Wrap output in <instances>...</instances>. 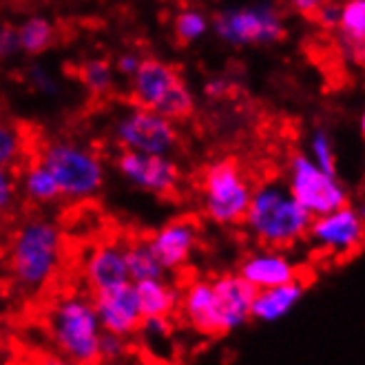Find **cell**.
I'll return each mask as SVG.
<instances>
[{
  "label": "cell",
  "mask_w": 365,
  "mask_h": 365,
  "mask_svg": "<svg viewBox=\"0 0 365 365\" xmlns=\"http://www.w3.org/2000/svg\"><path fill=\"white\" fill-rule=\"evenodd\" d=\"M312 217L299 206L284 182H262L252 188L244 228L262 248L286 250L306 240Z\"/></svg>",
  "instance_id": "1"
},
{
  "label": "cell",
  "mask_w": 365,
  "mask_h": 365,
  "mask_svg": "<svg viewBox=\"0 0 365 365\" xmlns=\"http://www.w3.org/2000/svg\"><path fill=\"white\" fill-rule=\"evenodd\" d=\"M64 255V235L51 220H29L20 226L7 248L14 282L29 292L45 288L58 274Z\"/></svg>",
  "instance_id": "2"
},
{
  "label": "cell",
  "mask_w": 365,
  "mask_h": 365,
  "mask_svg": "<svg viewBox=\"0 0 365 365\" xmlns=\"http://www.w3.org/2000/svg\"><path fill=\"white\" fill-rule=\"evenodd\" d=\"M38 160L58 184L60 200L87 202L104 186L106 166L91 146L69 138H56L38 151Z\"/></svg>",
  "instance_id": "3"
},
{
  "label": "cell",
  "mask_w": 365,
  "mask_h": 365,
  "mask_svg": "<svg viewBox=\"0 0 365 365\" xmlns=\"http://www.w3.org/2000/svg\"><path fill=\"white\" fill-rule=\"evenodd\" d=\"M131 100L138 109L151 111L168 122L188 120L197 109L182 71L162 58L144 56L138 73L131 78Z\"/></svg>",
  "instance_id": "4"
},
{
  "label": "cell",
  "mask_w": 365,
  "mask_h": 365,
  "mask_svg": "<svg viewBox=\"0 0 365 365\" xmlns=\"http://www.w3.org/2000/svg\"><path fill=\"white\" fill-rule=\"evenodd\" d=\"M49 332L58 356L78 365L98 363L102 328L89 297L69 294L58 299L49 310Z\"/></svg>",
  "instance_id": "5"
},
{
  "label": "cell",
  "mask_w": 365,
  "mask_h": 365,
  "mask_svg": "<svg viewBox=\"0 0 365 365\" xmlns=\"http://www.w3.org/2000/svg\"><path fill=\"white\" fill-rule=\"evenodd\" d=\"M204 215L217 226H237L244 222V215L250 204L252 184L244 175L242 166L230 160L210 162L200 182Z\"/></svg>",
  "instance_id": "6"
},
{
  "label": "cell",
  "mask_w": 365,
  "mask_h": 365,
  "mask_svg": "<svg viewBox=\"0 0 365 365\" xmlns=\"http://www.w3.org/2000/svg\"><path fill=\"white\" fill-rule=\"evenodd\" d=\"M210 29L230 47H270L288 36L284 14L274 5H242L220 9L210 20Z\"/></svg>",
  "instance_id": "7"
},
{
  "label": "cell",
  "mask_w": 365,
  "mask_h": 365,
  "mask_svg": "<svg viewBox=\"0 0 365 365\" xmlns=\"http://www.w3.org/2000/svg\"><path fill=\"white\" fill-rule=\"evenodd\" d=\"M284 184L292 200L312 220L350 204V190L339 180V175H330L326 170H321L306 153L290 155L288 178Z\"/></svg>",
  "instance_id": "8"
},
{
  "label": "cell",
  "mask_w": 365,
  "mask_h": 365,
  "mask_svg": "<svg viewBox=\"0 0 365 365\" xmlns=\"http://www.w3.org/2000/svg\"><path fill=\"white\" fill-rule=\"evenodd\" d=\"M113 140L122 151L128 153L170 158V153L180 146L182 135L178 124L133 106L113 122Z\"/></svg>",
  "instance_id": "9"
},
{
  "label": "cell",
  "mask_w": 365,
  "mask_h": 365,
  "mask_svg": "<svg viewBox=\"0 0 365 365\" xmlns=\"http://www.w3.org/2000/svg\"><path fill=\"white\" fill-rule=\"evenodd\" d=\"M210 306L200 334L204 336H226L244 328L250 321V306L257 294L237 272H224L210 279Z\"/></svg>",
  "instance_id": "10"
},
{
  "label": "cell",
  "mask_w": 365,
  "mask_h": 365,
  "mask_svg": "<svg viewBox=\"0 0 365 365\" xmlns=\"http://www.w3.org/2000/svg\"><path fill=\"white\" fill-rule=\"evenodd\" d=\"M306 240L319 250L332 257H350L363 244V215L361 208L348 204L334 212L321 215L310 222Z\"/></svg>",
  "instance_id": "11"
},
{
  "label": "cell",
  "mask_w": 365,
  "mask_h": 365,
  "mask_svg": "<svg viewBox=\"0 0 365 365\" xmlns=\"http://www.w3.org/2000/svg\"><path fill=\"white\" fill-rule=\"evenodd\" d=\"M115 170L135 188L151 192L155 197H170L175 195L182 170L173 158L166 155H142L120 151L115 158Z\"/></svg>",
  "instance_id": "12"
},
{
  "label": "cell",
  "mask_w": 365,
  "mask_h": 365,
  "mask_svg": "<svg viewBox=\"0 0 365 365\" xmlns=\"http://www.w3.org/2000/svg\"><path fill=\"white\" fill-rule=\"evenodd\" d=\"M146 240L162 272H178L190 262L200 244V222L195 217H175Z\"/></svg>",
  "instance_id": "13"
},
{
  "label": "cell",
  "mask_w": 365,
  "mask_h": 365,
  "mask_svg": "<svg viewBox=\"0 0 365 365\" xmlns=\"http://www.w3.org/2000/svg\"><path fill=\"white\" fill-rule=\"evenodd\" d=\"M91 304L98 314L102 332H111L124 339L138 334L142 312L138 306L133 284H122L109 290L93 292Z\"/></svg>",
  "instance_id": "14"
},
{
  "label": "cell",
  "mask_w": 365,
  "mask_h": 365,
  "mask_svg": "<svg viewBox=\"0 0 365 365\" xmlns=\"http://www.w3.org/2000/svg\"><path fill=\"white\" fill-rule=\"evenodd\" d=\"M237 274L257 292L299 282V270L292 257L286 250L274 248H259L248 252L240 264Z\"/></svg>",
  "instance_id": "15"
},
{
  "label": "cell",
  "mask_w": 365,
  "mask_h": 365,
  "mask_svg": "<svg viewBox=\"0 0 365 365\" xmlns=\"http://www.w3.org/2000/svg\"><path fill=\"white\" fill-rule=\"evenodd\" d=\"M82 274H84V284L89 286L91 292L131 284L124 264V244L115 240H104L91 246V250L84 257Z\"/></svg>",
  "instance_id": "16"
},
{
  "label": "cell",
  "mask_w": 365,
  "mask_h": 365,
  "mask_svg": "<svg viewBox=\"0 0 365 365\" xmlns=\"http://www.w3.org/2000/svg\"><path fill=\"white\" fill-rule=\"evenodd\" d=\"M304 284L292 282L279 288L259 290L252 299L250 306V319L262 321V324H274V321L286 319L304 299Z\"/></svg>",
  "instance_id": "17"
},
{
  "label": "cell",
  "mask_w": 365,
  "mask_h": 365,
  "mask_svg": "<svg viewBox=\"0 0 365 365\" xmlns=\"http://www.w3.org/2000/svg\"><path fill=\"white\" fill-rule=\"evenodd\" d=\"M138 306L142 312V319L148 317H173V312L180 308V288L168 284L164 277L160 279H146V282L133 284Z\"/></svg>",
  "instance_id": "18"
},
{
  "label": "cell",
  "mask_w": 365,
  "mask_h": 365,
  "mask_svg": "<svg viewBox=\"0 0 365 365\" xmlns=\"http://www.w3.org/2000/svg\"><path fill=\"white\" fill-rule=\"evenodd\" d=\"M16 34H18L20 53L38 58V56L47 53L53 47L58 29H56V23L49 16L29 14L16 25Z\"/></svg>",
  "instance_id": "19"
},
{
  "label": "cell",
  "mask_w": 365,
  "mask_h": 365,
  "mask_svg": "<svg viewBox=\"0 0 365 365\" xmlns=\"http://www.w3.org/2000/svg\"><path fill=\"white\" fill-rule=\"evenodd\" d=\"M18 192L23 195L29 204L36 206H47L60 200V190L51 173L40 164L38 158L23 164V170L18 175Z\"/></svg>",
  "instance_id": "20"
},
{
  "label": "cell",
  "mask_w": 365,
  "mask_h": 365,
  "mask_svg": "<svg viewBox=\"0 0 365 365\" xmlns=\"http://www.w3.org/2000/svg\"><path fill=\"white\" fill-rule=\"evenodd\" d=\"M124 264H126V274H128V282L131 284L164 277L146 237H138V240H131L128 244H124Z\"/></svg>",
  "instance_id": "21"
},
{
  "label": "cell",
  "mask_w": 365,
  "mask_h": 365,
  "mask_svg": "<svg viewBox=\"0 0 365 365\" xmlns=\"http://www.w3.org/2000/svg\"><path fill=\"white\" fill-rule=\"evenodd\" d=\"M78 80L96 98L109 96L115 89V69L109 58H87L78 69Z\"/></svg>",
  "instance_id": "22"
},
{
  "label": "cell",
  "mask_w": 365,
  "mask_h": 365,
  "mask_svg": "<svg viewBox=\"0 0 365 365\" xmlns=\"http://www.w3.org/2000/svg\"><path fill=\"white\" fill-rule=\"evenodd\" d=\"M27 153L29 142L23 128L7 118H0V168H20L27 160Z\"/></svg>",
  "instance_id": "23"
},
{
  "label": "cell",
  "mask_w": 365,
  "mask_h": 365,
  "mask_svg": "<svg viewBox=\"0 0 365 365\" xmlns=\"http://www.w3.org/2000/svg\"><path fill=\"white\" fill-rule=\"evenodd\" d=\"M339 36L346 42V47L356 51L359 60L365 45V3L363 0H348L341 3V18H339Z\"/></svg>",
  "instance_id": "24"
},
{
  "label": "cell",
  "mask_w": 365,
  "mask_h": 365,
  "mask_svg": "<svg viewBox=\"0 0 365 365\" xmlns=\"http://www.w3.org/2000/svg\"><path fill=\"white\" fill-rule=\"evenodd\" d=\"M210 31V18L195 7H188L175 14L173 18V36L180 45H192Z\"/></svg>",
  "instance_id": "25"
},
{
  "label": "cell",
  "mask_w": 365,
  "mask_h": 365,
  "mask_svg": "<svg viewBox=\"0 0 365 365\" xmlns=\"http://www.w3.org/2000/svg\"><path fill=\"white\" fill-rule=\"evenodd\" d=\"M321 170H326L330 175H336V148L332 135L326 131L324 126H319L312 131L310 142H308V153H306Z\"/></svg>",
  "instance_id": "26"
},
{
  "label": "cell",
  "mask_w": 365,
  "mask_h": 365,
  "mask_svg": "<svg viewBox=\"0 0 365 365\" xmlns=\"http://www.w3.org/2000/svg\"><path fill=\"white\" fill-rule=\"evenodd\" d=\"M173 330H175L173 317H148V319H142L138 334H142L151 346H160V343L170 339Z\"/></svg>",
  "instance_id": "27"
},
{
  "label": "cell",
  "mask_w": 365,
  "mask_h": 365,
  "mask_svg": "<svg viewBox=\"0 0 365 365\" xmlns=\"http://www.w3.org/2000/svg\"><path fill=\"white\" fill-rule=\"evenodd\" d=\"M128 354V339L111 334V332H102L98 341V363H118Z\"/></svg>",
  "instance_id": "28"
},
{
  "label": "cell",
  "mask_w": 365,
  "mask_h": 365,
  "mask_svg": "<svg viewBox=\"0 0 365 365\" xmlns=\"http://www.w3.org/2000/svg\"><path fill=\"white\" fill-rule=\"evenodd\" d=\"M27 82L31 84V89L38 91L40 96H58V91H60L56 76L40 62L31 64V67L27 69Z\"/></svg>",
  "instance_id": "29"
},
{
  "label": "cell",
  "mask_w": 365,
  "mask_h": 365,
  "mask_svg": "<svg viewBox=\"0 0 365 365\" xmlns=\"http://www.w3.org/2000/svg\"><path fill=\"white\" fill-rule=\"evenodd\" d=\"M18 197H20V192H18L16 173L7 168H0V217L16 206Z\"/></svg>",
  "instance_id": "30"
},
{
  "label": "cell",
  "mask_w": 365,
  "mask_h": 365,
  "mask_svg": "<svg viewBox=\"0 0 365 365\" xmlns=\"http://www.w3.org/2000/svg\"><path fill=\"white\" fill-rule=\"evenodd\" d=\"M142 58H144V56H142L140 51H135V49H124V51L115 58V62H113L115 76H122V78H128V80H131V78L138 73V69H140Z\"/></svg>",
  "instance_id": "31"
},
{
  "label": "cell",
  "mask_w": 365,
  "mask_h": 365,
  "mask_svg": "<svg viewBox=\"0 0 365 365\" xmlns=\"http://www.w3.org/2000/svg\"><path fill=\"white\" fill-rule=\"evenodd\" d=\"M20 53L18 47V34L16 25L11 23H0V62H7Z\"/></svg>",
  "instance_id": "32"
},
{
  "label": "cell",
  "mask_w": 365,
  "mask_h": 365,
  "mask_svg": "<svg viewBox=\"0 0 365 365\" xmlns=\"http://www.w3.org/2000/svg\"><path fill=\"white\" fill-rule=\"evenodd\" d=\"M235 91V80L230 76H215L204 82L206 100H226Z\"/></svg>",
  "instance_id": "33"
},
{
  "label": "cell",
  "mask_w": 365,
  "mask_h": 365,
  "mask_svg": "<svg viewBox=\"0 0 365 365\" xmlns=\"http://www.w3.org/2000/svg\"><path fill=\"white\" fill-rule=\"evenodd\" d=\"M319 27L324 29H336L341 18V3H319L314 14L310 16Z\"/></svg>",
  "instance_id": "34"
},
{
  "label": "cell",
  "mask_w": 365,
  "mask_h": 365,
  "mask_svg": "<svg viewBox=\"0 0 365 365\" xmlns=\"http://www.w3.org/2000/svg\"><path fill=\"white\" fill-rule=\"evenodd\" d=\"M290 7L302 16H312L314 9L319 7V0H294Z\"/></svg>",
  "instance_id": "35"
},
{
  "label": "cell",
  "mask_w": 365,
  "mask_h": 365,
  "mask_svg": "<svg viewBox=\"0 0 365 365\" xmlns=\"http://www.w3.org/2000/svg\"><path fill=\"white\" fill-rule=\"evenodd\" d=\"M38 365H78V363H71V361L62 359L58 354H49V356H42Z\"/></svg>",
  "instance_id": "36"
},
{
  "label": "cell",
  "mask_w": 365,
  "mask_h": 365,
  "mask_svg": "<svg viewBox=\"0 0 365 365\" xmlns=\"http://www.w3.org/2000/svg\"><path fill=\"white\" fill-rule=\"evenodd\" d=\"M359 128H361V133L365 131V120H363V115L359 118Z\"/></svg>",
  "instance_id": "37"
}]
</instances>
